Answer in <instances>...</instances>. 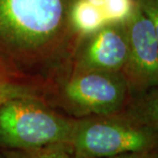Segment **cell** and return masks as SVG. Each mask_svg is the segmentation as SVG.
Wrapping results in <instances>:
<instances>
[{
	"label": "cell",
	"mask_w": 158,
	"mask_h": 158,
	"mask_svg": "<svg viewBox=\"0 0 158 158\" xmlns=\"http://www.w3.org/2000/svg\"><path fill=\"white\" fill-rule=\"evenodd\" d=\"M107 158H158V149H154L151 151H144V152L127 153V154H123V155L107 157Z\"/></svg>",
	"instance_id": "13"
},
{
	"label": "cell",
	"mask_w": 158,
	"mask_h": 158,
	"mask_svg": "<svg viewBox=\"0 0 158 158\" xmlns=\"http://www.w3.org/2000/svg\"><path fill=\"white\" fill-rule=\"evenodd\" d=\"M75 0H0V77L51 90L65 76L79 38Z\"/></svg>",
	"instance_id": "1"
},
{
	"label": "cell",
	"mask_w": 158,
	"mask_h": 158,
	"mask_svg": "<svg viewBox=\"0 0 158 158\" xmlns=\"http://www.w3.org/2000/svg\"><path fill=\"white\" fill-rule=\"evenodd\" d=\"M127 57L126 23H110L79 40L70 69L123 72Z\"/></svg>",
	"instance_id": "6"
},
{
	"label": "cell",
	"mask_w": 158,
	"mask_h": 158,
	"mask_svg": "<svg viewBox=\"0 0 158 158\" xmlns=\"http://www.w3.org/2000/svg\"><path fill=\"white\" fill-rule=\"evenodd\" d=\"M97 7L107 23H126L136 7V0H87Z\"/></svg>",
	"instance_id": "11"
},
{
	"label": "cell",
	"mask_w": 158,
	"mask_h": 158,
	"mask_svg": "<svg viewBox=\"0 0 158 158\" xmlns=\"http://www.w3.org/2000/svg\"><path fill=\"white\" fill-rule=\"evenodd\" d=\"M49 91L44 87L22 81L0 77V109L9 100L22 97H33L46 100Z\"/></svg>",
	"instance_id": "9"
},
{
	"label": "cell",
	"mask_w": 158,
	"mask_h": 158,
	"mask_svg": "<svg viewBox=\"0 0 158 158\" xmlns=\"http://www.w3.org/2000/svg\"><path fill=\"white\" fill-rule=\"evenodd\" d=\"M6 158H83L75 153L69 144H54L34 149H4Z\"/></svg>",
	"instance_id": "10"
},
{
	"label": "cell",
	"mask_w": 158,
	"mask_h": 158,
	"mask_svg": "<svg viewBox=\"0 0 158 158\" xmlns=\"http://www.w3.org/2000/svg\"><path fill=\"white\" fill-rule=\"evenodd\" d=\"M76 117L63 116L44 99L22 97L9 100L0 109V147L34 149L70 144Z\"/></svg>",
	"instance_id": "2"
},
{
	"label": "cell",
	"mask_w": 158,
	"mask_h": 158,
	"mask_svg": "<svg viewBox=\"0 0 158 158\" xmlns=\"http://www.w3.org/2000/svg\"><path fill=\"white\" fill-rule=\"evenodd\" d=\"M0 158H6V157L4 156V154H3V152H2L1 148H0Z\"/></svg>",
	"instance_id": "14"
},
{
	"label": "cell",
	"mask_w": 158,
	"mask_h": 158,
	"mask_svg": "<svg viewBox=\"0 0 158 158\" xmlns=\"http://www.w3.org/2000/svg\"><path fill=\"white\" fill-rule=\"evenodd\" d=\"M51 91L76 118L122 113L132 98L123 72L70 69Z\"/></svg>",
	"instance_id": "4"
},
{
	"label": "cell",
	"mask_w": 158,
	"mask_h": 158,
	"mask_svg": "<svg viewBox=\"0 0 158 158\" xmlns=\"http://www.w3.org/2000/svg\"><path fill=\"white\" fill-rule=\"evenodd\" d=\"M126 25L129 57L123 73L133 97L158 86V41L152 23L138 4Z\"/></svg>",
	"instance_id": "5"
},
{
	"label": "cell",
	"mask_w": 158,
	"mask_h": 158,
	"mask_svg": "<svg viewBox=\"0 0 158 158\" xmlns=\"http://www.w3.org/2000/svg\"><path fill=\"white\" fill-rule=\"evenodd\" d=\"M69 21L79 40L107 23L102 12L87 0H75L70 8Z\"/></svg>",
	"instance_id": "8"
},
{
	"label": "cell",
	"mask_w": 158,
	"mask_h": 158,
	"mask_svg": "<svg viewBox=\"0 0 158 158\" xmlns=\"http://www.w3.org/2000/svg\"><path fill=\"white\" fill-rule=\"evenodd\" d=\"M136 2L152 23L158 41V0H136Z\"/></svg>",
	"instance_id": "12"
},
{
	"label": "cell",
	"mask_w": 158,
	"mask_h": 158,
	"mask_svg": "<svg viewBox=\"0 0 158 158\" xmlns=\"http://www.w3.org/2000/svg\"><path fill=\"white\" fill-rule=\"evenodd\" d=\"M69 145L83 158H107L158 149V134L123 112L81 117Z\"/></svg>",
	"instance_id": "3"
},
{
	"label": "cell",
	"mask_w": 158,
	"mask_h": 158,
	"mask_svg": "<svg viewBox=\"0 0 158 158\" xmlns=\"http://www.w3.org/2000/svg\"><path fill=\"white\" fill-rule=\"evenodd\" d=\"M123 112L158 134V86L133 96Z\"/></svg>",
	"instance_id": "7"
}]
</instances>
